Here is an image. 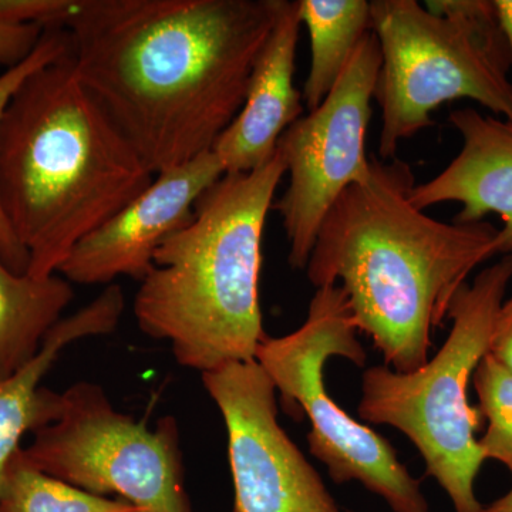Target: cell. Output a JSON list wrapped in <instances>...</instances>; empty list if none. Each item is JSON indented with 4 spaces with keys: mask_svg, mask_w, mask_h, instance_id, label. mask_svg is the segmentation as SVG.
<instances>
[{
    "mask_svg": "<svg viewBox=\"0 0 512 512\" xmlns=\"http://www.w3.org/2000/svg\"><path fill=\"white\" fill-rule=\"evenodd\" d=\"M281 0H74L77 77L157 175L212 151L238 116Z\"/></svg>",
    "mask_w": 512,
    "mask_h": 512,
    "instance_id": "6da1fadb",
    "label": "cell"
},
{
    "mask_svg": "<svg viewBox=\"0 0 512 512\" xmlns=\"http://www.w3.org/2000/svg\"><path fill=\"white\" fill-rule=\"evenodd\" d=\"M404 161L370 158V173L332 205L306 275L316 289L338 285L359 332L394 372L429 362L431 333L474 268L497 254L488 222H443L414 207Z\"/></svg>",
    "mask_w": 512,
    "mask_h": 512,
    "instance_id": "7a4b0ae2",
    "label": "cell"
},
{
    "mask_svg": "<svg viewBox=\"0 0 512 512\" xmlns=\"http://www.w3.org/2000/svg\"><path fill=\"white\" fill-rule=\"evenodd\" d=\"M153 175L80 82L69 50L29 76L3 114L0 208L36 278L57 274Z\"/></svg>",
    "mask_w": 512,
    "mask_h": 512,
    "instance_id": "3957f363",
    "label": "cell"
},
{
    "mask_svg": "<svg viewBox=\"0 0 512 512\" xmlns=\"http://www.w3.org/2000/svg\"><path fill=\"white\" fill-rule=\"evenodd\" d=\"M286 174L276 151L254 171L224 174L192 220L161 242L133 311L144 335L164 340L178 365L207 373L255 360L266 338L259 303L262 237Z\"/></svg>",
    "mask_w": 512,
    "mask_h": 512,
    "instance_id": "277c9868",
    "label": "cell"
},
{
    "mask_svg": "<svg viewBox=\"0 0 512 512\" xmlns=\"http://www.w3.org/2000/svg\"><path fill=\"white\" fill-rule=\"evenodd\" d=\"M373 0L372 32L382 52L375 99L382 109L380 160L434 126L431 113L458 99L512 120L510 50L488 0Z\"/></svg>",
    "mask_w": 512,
    "mask_h": 512,
    "instance_id": "5b68a950",
    "label": "cell"
},
{
    "mask_svg": "<svg viewBox=\"0 0 512 512\" xmlns=\"http://www.w3.org/2000/svg\"><path fill=\"white\" fill-rule=\"evenodd\" d=\"M512 279V255L464 284L451 301L450 335L437 355L413 373L387 366L365 370L359 416L402 431L423 457L456 512H480L474 483L485 458L474 431L480 410L468 402V384L488 352L495 316Z\"/></svg>",
    "mask_w": 512,
    "mask_h": 512,
    "instance_id": "8992f818",
    "label": "cell"
},
{
    "mask_svg": "<svg viewBox=\"0 0 512 512\" xmlns=\"http://www.w3.org/2000/svg\"><path fill=\"white\" fill-rule=\"evenodd\" d=\"M348 298L339 285L316 289L301 328L281 338L266 336L255 360L293 416L311 421L309 450L336 484L359 481L394 512H429L420 480L379 433L349 416L325 387L323 369L333 356L366 365Z\"/></svg>",
    "mask_w": 512,
    "mask_h": 512,
    "instance_id": "52a82bcc",
    "label": "cell"
},
{
    "mask_svg": "<svg viewBox=\"0 0 512 512\" xmlns=\"http://www.w3.org/2000/svg\"><path fill=\"white\" fill-rule=\"evenodd\" d=\"M20 451L37 470L89 493L146 512H194L177 420L165 416L150 430L114 409L100 384L77 382L60 393L56 420Z\"/></svg>",
    "mask_w": 512,
    "mask_h": 512,
    "instance_id": "ba28073f",
    "label": "cell"
},
{
    "mask_svg": "<svg viewBox=\"0 0 512 512\" xmlns=\"http://www.w3.org/2000/svg\"><path fill=\"white\" fill-rule=\"evenodd\" d=\"M382 52L370 30L326 99L286 128L278 151L289 185L274 205L289 245V265L306 269L320 225L342 192L370 173L366 134Z\"/></svg>",
    "mask_w": 512,
    "mask_h": 512,
    "instance_id": "9c48e42d",
    "label": "cell"
},
{
    "mask_svg": "<svg viewBox=\"0 0 512 512\" xmlns=\"http://www.w3.org/2000/svg\"><path fill=\"white\" fill-rule=\"evenodd\" d=\"M224 419L235 512H340L278 421L276 389L256 360L202 373Z\"/></svg>",
    "mask_w": 512,
    "mask_h": 512,
    "instance_id": "30bf717a",
    "label": "cell"
},
{
    "mask_svg": "<svg viewBox=\"0 0 512 512\" xmlns=\"http://www.w3.org/2000/svg\"><path fill=\"white\" fill-rule=\"evenodd\" d=\"M225 174L214 151L158 173L114 217L83 238L59 272L72 284H111L120 276L141 282L161 242L192 220L202 192Z\"/></svg>",
    "mask_w": 512,
    "mask_h": 512,
    "instance_id": "8fae6325",
    "label": "cell"
},
{
    "mask_svg": "<svg viewBox=\"0 0 512 512\" xmlns=\"http://www.w3.org/2000/svg\"><path fill=\"white\" fill-rule=\"evenodd\" d=\"M301 26L298 0H281L274 28L256 57L242 109L212 147L225 174L249 173L268 163L286 128L301 119L305 107L293 84Z\"/></svg>",
    "mask_w": 512,
    "mask_h": 512,
    "instance_id": "7c38bea8",
    "label": "cell"
},
{
    "mask_svg": "<svg viewBox=\"0 0 512 512\" xmlns=\"http://www.w3.org/2000/svg\"><path fill=\"white\" fill-rule=\"evenodd\" d=\"M451 126L463 138L458 156L427 183L414 185L410 201L421 211L443 202L461 204L456 222H480L497 214V254L512 255V120L453 110Z\"/></svg>",
    "mask_w": 512,
    "mask_h": 512,
    "instance_id": "4fadbf2b",
    "label": "cell"
},
{
    "mask_svg": "<svg viewBox=\"0 0 512 512\" xmlns=\"http://www.w3.org/2000/svg\"><path fill=\"white\" fill-rule=\"evenodd\" d=\"M124 308L123 289L110 284L89 305L60 319L28 365L0 380V487L10 460L22 448L23 437L55 421L59 413L60 393L43 387L42 380L67 346L113 333Z\"/></svg>",
    "mask_w": 512,
    "mask_h": 512,
    "instance_id": "5bb4252c",
    "label": "cell"
},
{
    "mask_svg": "<svg viewBox=\"0 0 512 512\" xmlns=\"http://www.w3.org/2000/svg\"><path fill=\"white\" fill-rule=\"evenodd\" d=\"M73 298V286L63 276L18 274L0 259V380L40 352Z\"/></svg>",
    "mask_w": 512,
    "mask_h": 512,
    "instance_id": "9a60e30c",
    "label": "cell"
},
{
    "mask_svg": "<svg viewBox=\"0 0 512 512\" xmlns=\"http://www.w3.org/2000/svg\"><path fill=\"white\" fill-rule=\"evenodd\" d=\"M302 25L311 37V69L302 99L308 111L332 92L357 46L372 30L367 0H298Z\"/></svg>",
    "mask_w": 512,
    "mask_h": 512,
    "instance_id": "2e32d148",
    "label": "cell"
},
{
    "mask_svg": "<svg viewBox=\"0 0 512 512\" xmlns=\"http://www.w3.org/2000/svg\"><path fill=\"white\" fill-rule=\"evenodd\" d=\"M0 512H146L119 498L101 497L37 470L13 456L2 487Z\"/></svg>",
    "mask_w": 512,
    "mask_h": 512,
    "instance_id": "e0dca14e",
    "label": "cell"
},
{
    "mask_svg": "<svg viewBox=\"0 0 512 512\" xmlns=\"http://www.w3.org/2000/svg\"><path fill=\"white\" fill-rule=\"evenodd\" d=\"M473 384L478 410L488 421L478 440L483 456L504 464L512 474V373L487 353L474 370Z\"/></svg>",
    "mask_w": 512,
    "mask_h": 512,
    "instance_id": "ac0fdd59",
    "label": "cell"
},
{
    "mask_svg": "<svg viewBox=\"0 0 512 512\" xmlns=\"http://www.w3.org/2000/svg\"><path fill=\"white\" fill-rule=\"evenodd\" d=\"M69 50V35L63 28H45L39 43L23 62L0 74V123L10 100L25 80L37 70L55 62ZM0 259L18 274H28L29 255L19 244L0 208Z\"/></svg>",
    "mask_w": 512,
    "mask_h": 512,
    "instance_id": "d6986e66",
    "label": "cell"
},
{
    "mask_svg": "<svg viewBox=\"0 0 512 512\" xmlns=\"http://www.w3.org/2000/svg\"><path fill=\"white\" fill-rule=\"evenodd\" d=\"M74 0H0V26L59 28Z\"/></svg>",
    "mask_w": 512,
    "mask_h": 512,
    "instance_id": "ffe728a7",
    "label": "cell"
},
{
    "mask_svg": "<svg viewBox=\"0 0 512 512\" xmlns=\"http://www.w3.org/2000/svg\"><path fill=\"white\" fill-rule=\"evenodd\" d=\"M45 28L37 25L0 26V66H16L33 52Z\"/></svg>",
    "mask_w": 512,
    "mask_h": 512,
    "instance_id": "44dd1931",
    "label": "cell"
},
{
    "mask_svg": "<svg viewBox=\"0 0 512 512\" xmlns=\"http://www.w3.org/2000/svg\"><path fill=\"white\" fill-rule=\"evenodd\" d=\"M487 353L512 373V296L495 316Z\"/></svg>",
    "mask_w": 512,
    "mask_h": 512,
    "instance_id": "7402d4cb",
    "label": "cell"
},
{
    "mask_svg": "<svg viewBox=\"0 0 512 512\" xmlns=\"http://www.w3.org/2000/svg\"><path fill=\"white\" fill-rule=\"evenodd\" d=\"M494 6L497 10L498 22L507 39L512 64V0H495Z\"/></svg>",
    "mask_w": 512,
    "mask_h": 512,
    "instance_id": "603a6c76",
    "label": "cell"
},
{
    "mask_svg": "<svg viewBox=\"0 0 512 512\" xmlns=\"http://www.w3.org/2000/svg\"><path fill=\"white\" fill-rule=\"evenodd\" d=\"M480 512H512V487L503 497L488 505H483Z\"/></svg>",
    "mask_w": 512,
    "mask_h": 512,
    "instance_id": "cb8c5ba5",
    "label": "cell"
}]
</instances>
